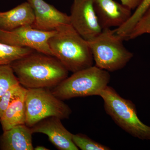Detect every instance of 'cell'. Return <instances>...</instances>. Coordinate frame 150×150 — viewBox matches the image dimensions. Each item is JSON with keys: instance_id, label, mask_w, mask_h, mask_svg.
<instances>
[{"instance_id": "22", "label": "cell", "mask_w": 150, "mask_h": 150, "mask_svg": "<svg viewBox=\"0 0 150 150\" xmlns=\"http://www.w3.org/2000/svg\"><path fill=\"white\" fill-rule=\"evenodd\" d=\"M35 150H49V149L43 146H37L36 147L34 148Z\"/></svg>"}, {"instance_id": "14", "label": "cell", "mask_w": 150, "mask_h": 150, "mask_svg": "<svg viewBox=\"0 0 150 150\" xmlns=\"http://www.w3.org/2000/svg\"><path fill=\"white\" fill-rule=\"evenodd\" d=\"M25 93L13 100L0 117V122L3 131L18 125L25 124Z\"/></svg>"}, {"instance_id": "2", "label": "cell", "mask_w": 150, "mask_h": 150, "mask_svg": "<svg viewBox=\"0 0 150 150\" xmlns=\"http://www.w3.org/2000/svg\"><path fill=\"white\" fill-rule=\"evenodd\" d=\"M48 43L53 56L69 71L74 73L93 66V57L88 41L71 25L59 27Z\"/></svg>"}, {"instance_id": "21", "label": "cell", "mask_w": 150, "mask_h": 150, "mask_svg": "<svg viewBox=\"0 0 150 150\" xmlns=\"http://www.w3.org/2000/svg\"><path fill=\"white\" fill-rule=\"evenodd\" d=\"M121 4L132 10L136 9L139 5L142 0H120Z\"/></svg>"}, {"instance_id": "16", "label": "cell", "mask_w": 150, "mask_h": 150, "mask_svg": "<svg viewBox=\"0 0 150 150\" xmlns=\"http://www.w3.org/2000/svg\"><path fill=\"white\" fill-rule=\"evenodd\" d=\"M150 6V0H142L130 18L121 26L114 29L116 34L123 37L127 36Z\"/></svg>"}, {"instance_id": "1", "label": "cell", "mask_w": 150, "mask_h": 150, "mask_svg": "<svg viewBox=\"0 0 150 150\" xmlns=\"http://www.w3.org/2000/svg\"><path fill=\"white\" fill-rule=\"evenodd\" d=\"M10 66L20 84L26 89L54 88L69 75L56 57L35 50Z\"/></svg>"}, {"instance_id": "9", "label": "cell", "mask_w": 150, "mask_h": 150, "mask_svg": "<svg viewBox=\"0 0 150 150\" xmlns=\"http://www.w3.org/2000/svg\"><path fill=\"white\" fill-rule=\"evenodd\" d=\"M34 12L35 20L31 26L45 31L56 30L60 26L71 24L70 16L44 0H27Z\"/></svg>"}, {"instance_id": "4", "label": "cell", "mask_w": 150, "mask_h": 150, "mask_svg": "<svg viewBox=\"0 0 150 150\" xmlns=\"http://www.w3.org/2000/svg\"><path fill=\"white\" fill-rule=\"evenodd\" d=\"M123 40L114 30L107 28L87 41L95 66L108 72L115 71L126 67L134 54L124 46Z\"/></svg>"}, {"instance_id": "18", "label": "cell", "mask_w": 150, "mask_h": 150, "mask_svg": "<svg viewBox=\"0 0 150 150\" xmlns=\"http://www.w3.org/2000/svg\"><path fill=\"white\" fill-rule=\"evenodd\" d=\"M146 33L150 34V6L124 40L134 39Z\"/></svg>"}, {"instance_id": "6", "label": "cell", "mask_w": 150, "mask_h": 150, "mask_svg": "<svg viewBox=\"0 0 150 150\" xmlns=\"http://www.w3.org/2000/svg\"><path fill=\"white\" fill-rule=\"evenodd\" d=\"M25 100V125L30 128L48 117L68 119L72 113L69 106L47 88L26 89Z\"/></svg>"}, {"instance_id": "3", "label": "cell", "mask_w": 150, "mask_h": 150, "mask_svg": "<svg viewBox=\"0 0 150 150\" xmlns=\"http://www.w3.org/2000/svg\"><path fill=\"white\" fill-rule=\"evenodd\" d=\"M98 96L103 100L106 113L121 129L135 138L150 140V126L140 120L134 103L108 86Z\"/></svg>"}, {"instance_id": "20", "label": "cell", "mask_w": 150, "mask_h": 150, "mask_svg": "<svg viewBox=\"0 0 150 150\" xmlns=\"http://www.w3.org/2000/svg\"><path fill=\"white\" fill-rule=\"evenodd\" d=\"M26 88L20 84L11 87L0 98V117L13 100L25 93Z\"/></svg>"}, {"instance_id": "8", "label": "cell", "mask_w": 150, "mask_h": 150, "mask_svg": "<svg viewBox=\"0 0 150 150\" xmlns=\"http://www.w3.org/2000/svg\"><path fill=\"white\" fill-rule=\"evenodd\" d=\"M69 16L72 26L87 41L96 37L102 31L93 0H74Z\"/></svg>"}, {"instance_id": "10", "label": "cell", "mask_w": 150, "mask_h": 150, "mask_svg": "<svg viewBox=\"0 0 150 150\" xmlns=\"http://www.w3.org/2000/svg\"><path fill=\"white\" fill-rule=\"evenodd\" d=\"M61 119L56 117L44 118L31 127L33 133L46 134L50 142L60 150H78L73 141V134L64 126Z\"/></svg>"}, {"instance_id": "19", "label": "cell", "mask_w": 150, "mask_h": 150, "mask_svg": "<svg viewBox=\"0 0 150 150\" xmlns=\"http://www.w3.org/2000/svg\"><path fill=\"white\" fill-rule=\"evenodd\" d=\"M72 139L75 145L82 150H110L107 146L94 141L84 134H73Z\"/></svg>"}, {"instance_id": "13", "label": "cell", "mask_w": 150, "mask_h": 150, "mask_svg": "<svg viewBox=\"0 0 150 150\" xmlns=\"http://www.w3.org/2000/svg\"><path fill=\"white\" fill-rule=\"evenodd\" d=\"M35 20L34 12L28 1L5 12H0V29L10 31L22 26L31 25Z\"/></svg>"}, {"instance_id": "7", "label": "cell", "mask_w": 150, "mask_h": 150, "mask_svg": "<svg viewBox=\"0 0 150 150\" xmlns=\"http://www.w3.org/2000/svg\"><path fill=\"white\" fill-rule=\"evenodd\" d=\"M56 32V30H39L31 25L22 26L10 31L0 29V42L12 46L28 47L53 56L48 41Z\"/></svg>"}, {"instance_id": "12", "label": "cell", "mask_w": 150, "mask_h": 150, "mask_svg": "<svg viewBox=\"0 0 150 150\" xmlns=\"http://www.w3.org/2000/svg\"><path fill=\"white\" fill-rule=\"evenodd\" d=\"M33 133L30 127L25 124L18 125L3 131L0 136V149L33 150Z\"/></svg>"}, {"instance_id": "5", "label": "cell", "mask_w": 150, "mask_h": 150, "mask_svg": "<svg viewBox=\"0 0 150 150\" xmlns=\"http://www.w3.org/2000/svg\"><path fill=\"white\" fill-rule=\"evenodd\" d=\"M109 72L95 66L73 73L53 88L52 93L65 100L76 97L98 96L110 82Z\"/></svg>"}, {"instance_id": "11", "label": "cell", "mask_w": 150, "mask_h": 150, "mask_svg": "<svg viewBox=\"0 0 150 150\" xmlns=\"http://www.w3.org/2000/svg\"><path fill=\"white\" fill-rule=\"evenodd\" d=\"M93 2L103 29L120 27L132 14L131 9L114 0H93Z\"/></svg>"}, {"instance_id": "15", "label": "cell", "mask_w": 150, "mask_h": 150, "mask_svg": "<svg viewBox=\"0 0 150 150\" xmlns=\"http://www.w3.org/2000/svg\"><path fill=\"white\" fill-rule=\"evenodd\" d=\"M33 51L28 47L12 46L0 42V66L10 65Z\"/></svg>"}, {"instance_id": "17", "label": "cell", "mask_w": 150, "mask_h": 150, "mask_svg": "<svg viewBox=\"0 0 150 150\" xmlns=\"http://www.w3.org/2000/svg\"><path fill=\"white\" fill-rule=\"evenodd\" d=\"M20 84L10 65L0 66V98L12 87Z\"/></svg>"}]
</instances>
